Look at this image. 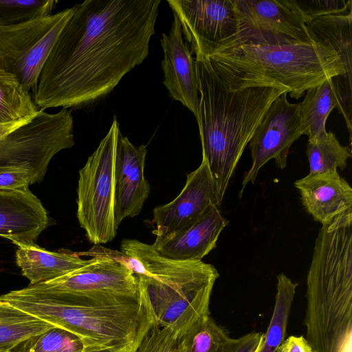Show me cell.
I'll use <instances>...</instances> for the list:
<instances>
[{
    "label": "cell",
    "instance_id": "obj_1",
    "mask_svg": "<svg viewBox=\"0 0 352 352\" xmlns=\"http://www.w3.org/2000/svg\"><path fill=\"white\" fill-rule=\"evenodd\" d=\"M160 0H87L56 38L32 90L34 103L80 109L109 95L148 54Z\"/></svg>",
    "mask_w": 352,
    "mask_h": 352
},
{
    "label": "cell",
    "instance_id": "obj_2",
    "mask_svg": "<svg viewBox=\"0 0 352 352\" xmlns=\"http://www.w3.org/2000/svg\"><path fill=\"white\" fill-rule=\"evenodd\" d=\"M139 286V285H138ZM138 296L81 295L30 285L0 299L82 339L85 346L135 352L156 318L144 292Z\"/></svg>",
    "mask_w": 352,
    "mask_h": 352
},
{
    "label": "cell",
    "instance_id": "obj_3",
    "mask_svg": "<svg viewBox=\"0 0 352 352\" xmlns=\"http://www.w3.org/2000/svg\"><path fill=\"white\" fill-rule=\"evenodd\" d=\"M195 56L199 92L196 120L202 159L208 164L219 207L244 149L265 113L286 90L274 87L230 90L208 57Z\"/></svg>",
    "mask_w": 352,
    "mask_h": 352
},
{
    "label": "cell",
    "instance_id": "obj_4",
    "mask_svg": "<svg viewBox=\"0 0 352 352\" xmlns=\"http://www.w3.org/2000/svg\"><path fill=\"white\" fill-rule=\"evenodd\" d=\"M305 296V338L313 351L352 352V210L320 229Z\"/></svg>",
    "mask_w": 352,
    "mask_h": 352
},
{
    "label": "cell",
    "instance_id": "obj_5",
    "mask_svg": "<svg viewBox=\"0 0 352 352\" xmlns=\"http://www.w3.org/2000/svg\"><path fill=\"white\" fill-rule=\"evenodd\" d=\"M210 62L230 90L274 87L298 99L307 90L346 75L338 53L325 41L294 45H238L214 50Z\"/></svg>",
    "mask_w": 352,
    "mask_h": 352
},
{
    "label": "cell",
    "instance_id": "obj_6",
    "mask_svg": "<svg viewBox=\"0 0 352 352\" xmlns=\"http://www.w3.org/2000/svg\"><path fill=\"white\" fill-rule=\"evenodd\" d=\"M121 252L131 258L130 269L151 305L156 322L178 338L210 316V302L219 277L202 261H176L160 255L152 245L124 239Z\"/></svg>",
    "mask_w": 352,
    "mask_h": 352
},
{
    "label": "cell",
    "instance_id": "obj_7",
    "mask_svg": "<svg viewBox=\"0 0 352 352\" xmlns=\"http://www.w3.org/2000/svg\"><path fill=\"white\" fill-rule=\"evenodd\" d=\"M115 118L96 150L79 170L77 218L94 245L113 240L118 228L115 218L114 164L118 135Z\"/></svg>",
    "mask_w": 352,
    "mask_h": 352
},
{
    "label": "cell",
    "instance_id": "obj_8",
    "mask_svg": "<svg viewBox=\"0 0 352 352\" xmlns=\"http://www.w3.org/2000/svg\"><path fill=\"white\" fill-rule=\"evenodd\" d=\"M75 144L72 111L40 110L30 123L0 139V171L25 168L40 183L52 158Z\"/></svg>",
    "mask_w": 352,
    "mask_h": 352
},
{
    "label": "cell",
    "instance_id": "obj_9",
    "mask_svg": "<svg viewBox=\"0 0 352 352\" xmlns=\"http://www.w3.org/2000/svg\"><path fill=\"white\" fill-rule=\"evenodd\" d=\"M233 3L235 32L218 49L245 44L294 45L317 40L289 0H233Z\"/></svg>",
    "mask_w": 352,
    "mask_h": 352
},
{
    "label": "cell",
    "instance_id": "obj_10",
    "mask_svg": "<svg viewBox=\"0 0 352 352\" xmlns=\"http://www.w3.org/2000/svg\"><path fill=\"white\" fill-rule=\"evenodd\" d=\"M287 94L283 92L272 102L248 143L252 165L244 174L239 197L249 183L254 184L269 160H274L280 169L285 168L290 146L302 135L298 104L289 102Z\"/></svg>",
    "mask_w": 352,
    "mask_h": 352
},
{
    "label": "cell",
    "instance_id": "obj_11",
    "mask_svg": "<svg viewBox=\"0 0 352 352\" xmlns=\"http://www.w3.org/2000/svg\"><path fill=\"white\" fill-rule=\"evenodd\" d=\"M192 52L208 56L235 32L233 0H168Z\"/></svg>",
    "mask_w": 352,
    "mask_h": 352
},
{
    "label": "cell",
    "instance_id": "obj_12",
    "mask_svg": "<svg viewBox=\"0 0 352 352\" xmlns=\"http://www.w3.org/2000/svg\"><path fill=\"white\" fill-rule=\"evenodd\" d=\"M212 205L217 206V195L208 164L202 159L199 166L186 175L178 196L154 208L152 232L159 239L173 235L193 223Z\"/></svg>",
    "mask_w": 352,
    "mask_h": 352
},
{
    "label": "cell",
    "instance_id": "obj_13",
    "mask_svg": "<svg viewBox=\"0 0 352 352\" xmlns=\"http://www.w3.org/2000/svg\"><path fill=\"white\" fill-rule=\"evenodd\" d=\"M147 154L144 144L135 146L121 133L118 135L115 164V218L118 226L127 217L138 215L151 187L144 176Z\"/></svg>",
    "mask_w": 352,
    "mask_h": 352
},
{
    "label": "cell",
    "instance_id": "obj_14",
    "mask_svg": "<svg viewBox=\"0 0 352 352\" xmlns=\"http://www.w3.org/2000/svg\"><path fill=\"white\" fill-rule=\"evenodd\" d=\"M160 43L164 52L163 83L170 96L180 102L197 119L199 92L196 60L192 56L190 45L184 38L179 20L175 14L169 33L162 34Z\"/></svg>",
    "mask_w": 352,
    "mask_h": 352
},
{
    "label": "cell",
    "instance_id": "obj_15",
    "mask_svg": "<svg viewBox=\"0 0 352 352\" xmlns=\"http://www.w3.org/2000/svg\"><path fill=\"white\" fill-rule=\"evenodd\" d=\"M228 220L217 205L210 206L193 223L179 232L156 238L152 246L161 256L176 261H201L215 247Z\"/></svg>",
    "mask_w": 352,
    "mask_h": 352
},
{
    "label": "cell",
    "instance_id": "obj_16",
    "mask_svg": "<svg viewBox=\"0 0 352 352\" xmlns=\"http://www.w3.org/2000/svg\"><path fill=\"white\" fill-rule=\"evenodd\" d=\"M49 223L46 210L29 189L0 190V236L15 245L34 243Z\"/></svg>",
    "mask_w": 352,
    "mask_h": 352
},
{
    "label": "cell",
    "instance_id": "obj_17",
    "mask_svg": "<svg viewBox=\"0 0 352 352\" xmlns=\"http://www.w3.org/2000/svg\"><path fill=\"white\" fill-rule=\"evenodd\" d=\"M294 186L306 211L322 226L352 210V188L338 170L307 175L296 180Z\"/></svg>",
    "mask_w": 352,
    "mask_h": 352
},
{
    "label": "cell",
    "instance_id": "obj_18",
    "mask_svg": "<svg viewBox=\"0 0 352 352\" xmlns=\"http://www.w3.org/2000/svg\"><path fill=\"white\" fill-rule=\"evenodd\" d=\"M304 100L298 103L302 135L308 140H316L327 133L326 121L334 107L342 110L346 97L351 98V83L345 76L331 78L307 90Z\"/></svg>",
    "mask_w": 352,
    "mask_h": 352
},
{
    "label": "cell",
    "instance_id": "obj_19",
    "mask_svg": "<svg viewBox=\"0 0 352 352\" xmlns=\"http://www.w3.org/2000/svg\"><path fill=\"white\" fill-rule=\"evenodd\" d=\"M72 8L16 25H0V68L15 75L28 51Z\"/></svg>",
    "mask_w": 352,
    "mask_h": 352
},
{
    "label": "cell",
    "instance_id": "obj_20",
    "mask_svg": "<svg viewBox=\"0 0 352 352\" xmlns=\"http://www.w3.org/2000/svg\"><path fill=\"white\" fill-rule=\"evenodd\" d=\"M16 251V263L30 285L45 283L63 276L78 270L92 261L63 252L43 249L35 243H19Z\"/></svg>",
    "mask_w": 352,
    "mask_h": 352
},
{
    "label": "cell",
    "instance_id": "obj_21",
    "mask_svg": "<svg viewBox=\"0 0 352 352\" xmlns=\"http://www.w3.org/2000/svg\"><path fill=\"white\" fill-rule=\"evenodd\" d=\"M40 110L16 76L0 68V139L32 122Z\"/></svg>",
    "mask_w": 352,
    "mask_h": 352
},
{
    "label": "cell",
    "instance_id": "obj_22",
    "mask_svg": "<svg viewBox=\"0 0 352 352\" xmlns=\"http://www.w3.org/2000/svg\"><path fill=\"white\" fill-rule=\"evenodd\" d=\"M352 7L347 10L319 16L306 23L308 30L319 41H327L340 55L351 81Z\"/></svg>",
    "mask_w": 352,
    "mask_h": 352
},
{
    "label": "cell",
    "instance_id": "obj_23",
    "mask_svg": "<svg viewBox=\"0 0 352 352\" xmlns=\"http://www.w3.org/2000/svg\"><path fill=\"white\" fill-rule=\"evenodd\" d=\"M244 338L230 337L210 316L178 338V352H234Z\"/></svg>",
    "mask_w": 352,
    "mask_h": 352
},
{
    "label": "cell",
    "instance_id": "obj_24",
    "mask_svg": "<svg viewBox=\"0 0 352 352\" xmlns=\"http://www.w3.org/2000/svg\"><path fill=\"white\" fill-rule=\"evenodd\" d=\"M54 327L0 299V352H9L27 338Z\"/></svg>",
    "mask_w": 352,
    "mask_h": 352
},
{
    "label": "cell",
    "instance_id": "obj_25",
    "mask_svg": "<svg viewBox=\"0 0 352 352\" xmlns=\"http://www.w3.org/2000/svg\"><path fill=\"white\" fill-rule=\"evenodd\" d=\"M306 154L310 175L337 170L338 168L344 170L351 157L350 147L341 145L332 131L316 140H308Z\"/></svg>",
    "mask_w": 352,
    "mask_h": 352
},
{
    "label": "cell",
    "instance_id": "obj_26",
    "mask_svg": "<svg viewBox=\"0 0 352 352\" xmlns=\"http://www.w3.org/2000/svg\"><path fill=\"white\" fill-rule=\"evenodd\" d=\"M298 283H294L283 273L277 276L275 305L268 328L264 333L261 352H275L286 335L288 318Z\"/></svg>",
    "mask_w": 352,
    "mask_h": 352
},
{
    "label": "cell",
    "instance_id": "obj_27",
    "mask_svg": "<svg viewBox=\"0 0 352 352\" xmlns=\"http://www.w3.org/2000/svg\"><path fill=\"white\" fill-rule=\"evenodd\" d=\"M73 12L58 21L27 53L15 74L16 78L30 91L34 89L43 66L60 30Z\"/></svg>",
    "mask_w": 352,
    "mask_h": 352
},
{
    "label": "cell",
    "instance_id": "obj_28",
    "mask_svg": "<svg viewBox=\"0 0 352 352\" xmlns=\"http://www.w3.org/2000/svg\"><path fill=\"white\" fill-rule=\"evenodd\" d=\"M85 346L82 339L76 334L54 327L27 338L9 352H82Z\"/></svg>",
    "mask_w": 352,
    "mask_h": 352
},
{
    "label": "cell",
    "instance_id": "obj_29",
    "mask_svg": "<svg viewBox=\"0 0 352 352\" xmlns=\"http://www.w3.org/2000/svg\"><path fill=\"white\" fill-rule=\"evenodd\" d=\"M54 0H0V25L23 23L52 14Z\"/></svg>",
    "mask_w": 352,
    "mask_h": 352
},
{
    "label": "cell",
    "instance_id": "obj_30",
    "mask_svg": "<svg viewBox=\"0 0 352 352\" xmlns=\"http://www.w3.org/2000/svg\"><path fill=\"white\" fill-rule=\"evenodd\" d=\"M135 352H178V337L170 328L155 323L143 336Z\"/></svg>",
    "mask_w": 352,
    "mask_h": 352
},
{
    "label": "cell",
    "instance_id": "obj_31",
    "mask_svg": "<svg viewBox=\"0 0 352 352\" xmlns=\"http://www.w3.org/2000/svg\"><path fill=\"white\" fill-rule=\"evenodd\" d=\"M289 1L302 16L305 24L319 16L342 12L352 7L351 0H289Z\"/></svg>",
    "mask_w": 352,
    "mask_h": 352
},
{
    "label": "cell",
    "instance_id": "obj_32",
    "mask_svg": "<svg viewBox=\"0 0 352 352\" xmlns=\"http://www.w3.org/2000/svg\"><path fill=\"white\" fill-rule=\"evenodd\" d=\"M30 171L25 168H15L0 171L1 190H25L33 184Z\"/></svg>",
    "mask_w": 352,
    "mask_h": 352
},
{
    "label": "cell",
    "instance_id": "obj_33",
    "mask_svg": "<svg viewBox=\"0 0 352 352\" xmlns=\"http://www.w3.org/2000/svg\"><path fill=\"white\" fill-rule=\"evenodd\" d=\"M275 352H314L313 349L303 336H291L277 346Z\"/></svg>",
    "mask_w": 352,
    "mask_h": 352
},
{
    "label": "cell",
    "instance_id": "obj_34",
    "mask_svg": "<svg viewBox=\"0 0 352 352\" xmlns=\"http://www.w3.org/2000/svg\"><path fill=\"white\" fill-rule=\"evenodd\" d=\"M263 333L251 331L245 335L241 345L234 352H254L258 345Z\"/></svg>",
    "mask_w": 352,
    "mask_h": 352
},
{
    "label": "cell",
    "instance_id": "obj_35",
    "mask_svg": "<svg viewBox=\"0 0 352 352\" xmlns=\"http://www.w3.org/2000/svg\"><path fill=\"white\" fill-rule=\"evenodd\" d=\"M82 352H114L113 351L101 347L85 346Z\"/></svg>",
    "mask_w": 352,
    "mask_h": 352
},
{
    "label": "cell",
    "instance_id": "obj_36",
    "mask_svg": "<svg viewBox=\"0 0 352 352\" xmlns=\"http://www.w3.org/2000/svg\"><path fill=\"white\" fill-rule=\"evenodd\" d=\"M263 344H264V333L263 334V336L261 338L260 342L254 352H261L263 349Z\"/></svg>",
    "mask_w": 352,
    "mask_h": 352
}]
</instances>
